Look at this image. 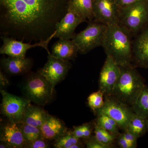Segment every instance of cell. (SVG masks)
<instances>
[{
  "instance_id": "cell-33",
  "label": "cell",
  "mask_w": 148,
  "mask_h": 148,
  "mask_svg": "<svg viewBox=\"0 0 148 148\" xmlns=\"http://www.w3.org/2000/svg\"><path fill=\"white\" fill-rule=\"evenodd\" d=\"M142 0H116L119 9L131 5Z\"/></svg>"
},
{
  "instance_id": "cell-37",
  "label": "cell",
  "mask_w": 148,
  "mask_h": 148,
  "mask_svg": "<svg viewBox=\"0 0 148 148\" xmlns=\"http://www.w3.org/2000/svg\"><path fill=\"white\" fill-rule=\"evenodd\" d=\"M0 148H11L7 143L3 141H1L0 143Z\"/></svg>"
},
{
  "instance_id": "cell-4",
  "label": "cell",
  "mask_w": 148,
  "mask_h": 148,
  "mask_svg": "<svg viewBox=\"0 0 148 148\" xmlns=\"http://www.w3.org/2000/svg\"><path fill=\"white\" fill-rule=\"evenodd\" d=\"M20 88L23 97L40 106L48 104L54 94L51 85L38 72L26 75Z\"/></svg>"
},
{
  "instance_id": "cell-32",
  "label": "cell",
  "mask_w": 148,
  "mask_h": 148,
  "mask_svg": "<svg viewBox=\"0 0 148 148\" xmlns=\"http://www.w3.org/2000/svg\"><path fill=\"white\" fill-rule=\"evenodd\" d=\"M121 134L125 140L137 147V141L138 138L136 135L127 130H125Z\"/></svg>"
},
{
  "instance_id": "cell-2",
  "label": "cell",
  "mask_w": 148,
  "mask_h": 148,
  "mask_svg": "<svg viewBox=\"0 0 148 148\" xmlns=\"http://www.w3.org/2000/svg\"><path fill=\"white\" fill-rule=\"evenodd\" d=\"M132 36L119 24L107 25L103 44L107 56L120 66L131 65L132 61Z\"/></svg>"
},
{
  "instance_id": "cell-7",
  "label": "cell",
  "mask_w": 148,
  "mask_h": 148,
  "mask_svg": "<svg viewBox=\"0 0 148 148\" xmlns=\"http://www.w3.org/2000/svg\"><path fill=\"white\" fill-rule=\"evenodd\" d=\"M105 103L95 113L105 114L116 122L119 128L123 131L126 129L134 112L131 107L123 103L113 96L105 95Z\"/></svg>"
},
{
  "instance_id": "cell-38",
  "label": "cell",
  "mask_w": 148,
  "mask_h": 148,
  "mask_svg": "<svg viewBox=\"0 0 148 148\" xmlns=\"http://www.w3.org/2000/svg\"><path fill=\"white\" fill-rule=\"evenodd\" d=\"M147 130L148 132V118L147 119Z\"/></svg>"
},
{
  "instance_id": "cell-5",
  "label": "cell",
  "mask_w": 148,
  "mask_h": 148,
  "mask_svg": "<svg viewBox=\"0 0 148 148\" xmlns=\"http://www.w3.org/2000/svg\"><path fill=\"white\" fill-rule=\"evenodd\" d=\"M132 37L148 26V0L140 1L119 10V23Z\"/></svg>"
},
{
  "instance_id": "cell-10",
  "label": "cell",
  "mask_w": 148,
  "mask_h": 148,
  "mask_svg": "<svg viewBox=\"0 0 148 148\" xmlns=\"http://www.w3.org/2000/svg\"><path fill=\"white\" fill-rule=\"evenodd\" d=\"M71 66L70 61L56 58L51 53L48 54L45 66L38 72L50 83L54 90L56 86L65 79Z\"/></svg>"
},
{
  "instance_id": "cell-3",
  "label": "cell",
  "mask_w": 148,
  "mask_h": 148,
  "mask_svg": "<svg viewBox=\"0 0 148 148\" xmlns=\"http://www.w3.org/2000/svg\"><path fill=\"white\" fill-rule=\"evenodd\" d=\"M120 67V75L111 96L132 107L145 86V79L132 64Z\"/></svg>"
},
{
  "instance_id": "cell-23",
  "label": "cell",
  "mask_w": 148,
  "mask_h": 148,
  "mask_svg": "<svg viewBox=\"0 0 148 148\" xmlns=\"http://www.w3.org/2000/svg\"><path fill=\"white\" fill-rule=\"evenodd\" d=\"M94 130L95 137L97 140L105 145L114 147L113 144L116 140L117 135L109 132L95 122Z\"/></svg>"
},
{
  "instance_id": "cell-6",
  "label": "cell",
  "mask_w": 148,
  "mask_h": 148,
  "mask_svg": "<svg viewBox=\"0 0 148 148\" xmlns=\"http://www.w3.org/2000/svg\"><path fill=\"white\" fill-rule=\"evenodd\" d=\"M89 22L87 27L76 34L72 39L79 52L82 54H86L95 48L102 46L107 30L106 24L93 21Z\"/></svg>"
},
{
  "instance_id": "cell-17",
  "label": "cell",
  "mask_w": 148,
  "mask_h": 148,
  "mask_svg": "<svg viewBox=\"0 0 148 148\" xmlns=\"http://www.w3.org/2000/svg\"><path fill=\"white\" fill-rule=\"evenodd\" d=\"M40 130L42 138L49 142L55 141L69 131L62 121L49 114Z\"/></svg>"
},
{
  "instance_id": "cell-34",
  "label": "cell",
  "mask_w": 148,
  "mask_h": 148,
  "mask_svg": "<svg viewBox=\"0 0 148 148\" xmlns=\"http://www.w3.org/2000/svg\"><path fill=\"white\" fill-rule=\"evenodd\" d=\"M10 84L9 80L7 77L6 76L1 70L0 71V88L1 89H4Z\"/></svg>"
},
{
  "instance_id": "cell-35",
  "label": "cell",
  "mask_w": 148,
  "mask_h": 148,
  "mask_svg": "<svg viewBox=\"0 0 148 148\" xmlns=\"http://www.w3.org/2000/svg\"><path fill=\"white\" fill-rule=\"evenodd\" d=\"M72 132L76 138L79 139H84L83 131L82 125L74 126L73 130Z\"/></svg>"
},
{
  "instance_id": "cell-15",
  "label": "cell",
  "mask_w": 148,
  "mask_h": 148,
  "mask_svg": "<svg viewBox=\"0 0 148 148\" xmlns=\"http://www.w3.org/2000/svg\"><path fill=\"white\" fill-rule=\"evenodd\" d=\"M0 140L11 148H25L27 143L18 123L8 120L1 124Z\"/></svg>"
},
{
  "instance_id": "cell-1",
  "label": "cell",
  "mask_w": 148,
  "mask_h": 148,
  "mask_svg": "<svg viewBox=\"0 0 148 148\" xmlns=\"http://www.w3.org/2000/svg\"><path fill=\"white\" fill-rule=\"evenodd\" d=\"M69 0H0V34L23 41L46 40L66 15Z\"/></svg>"
},
{
  "instance_id": "cell-8",
  "label": "cell",
  "mask_w": 148,
  "mask_h": 148,
  "mask_svg": "<svg viewBox=\"0 0 148 148\" xmlns=\"http://www.w3.org/2000/svg\"><path fill=\"white\" fill-rule=\"evenodd\" d=\"M2 102L1 114L8 120L15 123L22 122L27 107L31 103L24 97L10 94L4 89H1Z\"/></svg>"
},
{
  "instance_id": "cell-31",
  "label": "cell",
  "mask_w": 148,
  "mask_h": 148,
  "mask_svg": "<svg viewBox=\"0 0 148 148\" xmlns=\"http://www.w3.org/2000/svg\"><path fill=\"white\" fill-rule=\"evenodd\" d=\"M116 141L119 146L121 148H135L137 147L125 140L121 133L117 136Z\"/></svg>"
},
{
  "instance_id": "cell-25",
  "label": "cell",
  "mask_w": 148,
  "mask_h": 148,
  "mask_svg": "<svg viewBox=\"0 0 148 148\" xmlns=\"http://www.w3.org/2000/svg\"><path fill=\"white\" fill-rule=\"evenodd\" d=\"M81 141V139L76 138L72 131H69L54 141L53 147L55 148H71L72 146Z\"/></svg>"
},
{
  "instance_id": "cell-9",
  "label": "cell",
  "mask_w": 148,
  "mask_h": 148,
  "mask_svg": "<svg viewBox=\"0 0 148 148\" xmlns=\"http://www.w3.org/2000/svg\"><path fill=\"white\" fill-rule=\"evenodd\" d=\"M55 34L56 31L48 39L36 42L33 45L31 44V42H24L23 41L16 40L11 37L2 36L1 38L3 44L0 48V53L12 57L25 58L27 51L30 49L39 47L45 49L48 54H50L51 53L48 48V45L51 40L54 38Z\"/></svg>"
},
{
  "instance_id": "cell-14",
  "label": "cell",
  "mask_w": 148,
  "mask_h": 148,
  "mask_svg": "<svg viewBox=\"0 0 148 148\" xmlns=\"http://www.w3.org/2000/svg\"><path fill=\"white\" fill-rule=\"evenodd\" d=\"M132 61L135 67L148 68V26L134 37Z\"/></svg>"
},
{
  "instance_id": "cell-16",
  "label": "cell",
  "mask_w": 148,
  "mask_h": 148,
  "mask_svg": "<svg viewBox=\"0 0 148 148\" xmlns=\"http://www.w3.org/2000/svg\"><path fill=\"white\" fill-rule=\"evenodd\" d=\"M1 68L10 75H26L31 72L33 61L29 58H20L9 56L1 60Z\"/></svg>"
},
{
  "instance_id": "cell-19",
  "label": "cell",
  "mask_w": 148,
  "mask_h": 148,
  "mask_svg": "<svg viewBox=\"0 0 148 148\" xmlns=\"http://www.w3.org/2000/svg\"><path fill=\"white\" fill-rule=\"evenodd\" d=\"M48 115L44 109L31 103L25 110L22 122L40 128Z\"/></svg>"
},
{
  "instance_id": "cell-21",
  "label": "cell",
  "mask_w": 148,
  "mask_h": 148,
  "mask_svg": "<svg viewBox=\"0 0 148 148\" xmlns=\"http://www.w3.org/2000/svg\"><path fill=\"white\" fill-rule=\"evenodd\" d=\"M125 130L132 132L138 138L143 137L148 132L147 119L134 113L127 128Z\"/></svg>"
},
{
  "instance_id": "cell-24",
  "label": "cell",
  "mask_w": 148,
  "mask_h": 148,
  "mask_svg": "<svg viewBox=\"0 0 148 148\" xmlns=\"http://www.w3.org/2000/svg\"><path fill=\"white\" fill-rule=\"evenodd\" d=\"M95 122L101 127L112 134L118 135L120 133V128L116 122L107 115L103 114L98 115Z\"/></svg>"
},
{
  "instance_id": "cell-12",
  "label": "cell",
  "mask_w": 148,
  "mask_h": 148,
  "mask_svg": "<svg viewBox=\"0 0 148 148\" xmlns=\"http://www.w3.org/2000/svg\"><path fill=\"white\" fill-rule=\"evenodd\" d=\"M119 9L116 0H95L93 21L106 25L119 24Z\"/></svg>"
},
{
  "instance_id": "cell-13",
  "label": "cell",
  "mask_w": 148,
  "mask_h": 148,
  "mask_svg": "<svg viewBox=\"0 0 148 148\" xmlns=\"http://www.w3.org/2000/svg\"><path fill=\"white\" fill-rule=\"evenodd\" d=\"M120 67L111 57L107 56L99 79V90L105 95H112L120 75Z\"/></svg>"
},
{
  "instance_id": "cell-36",
  "label": "cell",
  "mask_w": 148,
  "mask_h": 148,
  "mask_svg": "<svg viewBox=\"0 0 148 148\" xmlns=\"http://www.w3.org/2000/svg\"><path fill=\"white\" fill-rule=\"evenodd\" d=\"M84 147V146L83 145V143L82 141L79 143H76L75 144L73 145L72 146L71 148H81Z\"/></svg>"
},
{
  "instance_id": "cell-28",
  "label": "cell",
  "mask_w": 148,
  "mask_h": 148,
  "mask_svg": "<svg viewBox=\"0 0 148 148\" xmlns=\"http://www.w3.org/2000/svg\"><path fill=\"white\" fill-rule=\"evenodd\" d=\"M49 147V141L42 138L31 142H27L25 148H48Z\"/></svg>"
},
{
  "instance_id": "cell-11",
  "label": "cell",
  "mask_w": 148,
  "mask_h": 148,
  "mask_svg": "<svg viewBox=\"0 0 148 148\" xmlns=\"http://www.w3.org/2000/svg\"><path fill=\"white\" fill-rule=\"evenodd\" d=\"M86 21L69 3L67 13L56 25L54 38L72 40L76 34L75 30L77 26Z\"/></svg>"
},
{
  "instance_id": "cell-18",
  "label": "cell",
  "mask_w": 148,
  "mask_h": 148,
  "mask_svg": "<svg viewBox=\"0 0 148 148\" xmlns=\"http://www.w3.org/2000/svg\"><path fill=\"white\" fill-rule=\"evenodd\" d=\"M78 52L77 47L72 40L59 39L51 47V55L63 60H73Z\"/></svg>"
},
{
  "instance_id": "cell-29",
  "label": "cell",
  "mask_w": 148,
  "mask_h": 148,
  "mask_svg": "<svg viewBox=\"0 0 148 148\" xmlns=\"http://www.w3.org/2000/svg\"><path fill=\"white\" fill-rule=\"evenodd\" d=\"M86 146L87 148H111L114 147L113 146L103 144L98 141L95 138V136L90 137L86 139Z\"/></svg>"
},
{
  "instance_id": "cell-27",
  "label": "cell",
  "mask_w": 148,
  "mask_h": 148,
  "mask_svg": "<svg viewBox=\"0 0 148 148\" xmlns=\"http://www.w3.org/2000/svg\"><path fill=\"white\" fill-rule=\"evenodd\" d=\"M104 94L101 90L92 92L88 98V104L91 110L95 112V111L103 107L105 103Z\"/></svg>"
},
{
  "instance_id": "cell-30",
  "label": "cell",
  "mask_w": 148,
  "mask_h": 148,
  "mask_svg": "<svg viewBox=\"0 0 148 148\" xmlns=\"http://www.w3.org/2000/svg\"><path fill=\"white\" fill-rule=\"evenodd\" d=\"M95 125V121L87 123L82 125L83 131L84 139L86 140L91 137L92 130H94Z\"/></svg>"
},
{
  "instance_id": "cell-20",
  "label": "cell",
  "mask_w": 148,
  "mask_h": 148,
  "mask_svg": "<svg viewBox=\"0 0 148 148\" xmlns=\"http://www.w3.org/2000/svg\"><path fill=\"white\" fill-rule=\"evenodd\" d=\"M95 0H69V3L79 13L89 21H93Z\"/></svg>"
},
{
  "instance_id": "cell-26",
  "label": "cell",
  "mask_w": 148,
  "mask_h": 148,
  "mask_svg": "<svg viewBox=\"0 0 148 148\" xmlns=\"http://www.w3.org/2000/svg\"><path fill=\"white\" fill-rule=\"evenodd\" d=\"M18 124L27 143L42 138L40 128L30 125L23 122L19 123Z\"/></svg>"
},
{
  "instance_id": "cell-22",
  "label": "cell",
  "mask_w": 148,
  "mask_h": 148,
  "mask_svg": "<svg viewBox=\"0 0 148 148\" xmlns=\"http://www.w3.org/2000/svg\"><path fill=\"white\" fill-rule=\"evenodd\" d=\"M131 108L135 113L144 118H148V86L145 85Z\"/></svg>"
}]
</instances>
